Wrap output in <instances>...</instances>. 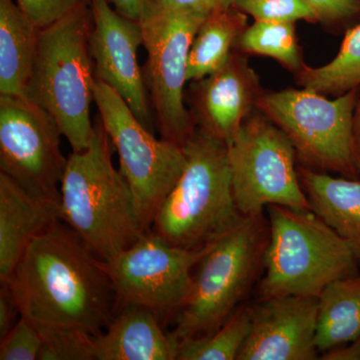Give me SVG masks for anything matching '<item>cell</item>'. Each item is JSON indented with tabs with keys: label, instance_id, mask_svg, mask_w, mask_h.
<instances>
[{
	"label": "cell",
	"instance_id": "7a4b0ae2",
	"mask_svg": "<svg viewBox=\"0 0 360 360\" xmlns=\"http://www.w3.org/2000/svg\"><path fill=\"white\" fill-rule=\"evenodd\" d=\"M112 148L98 117L89 148L68 156L59 189L61 220L103 262L148 232L129 184L113 165Z\"/></svg>",
	"mask_w": 360,
	"mask_h": 360
},
{
	"label": "cell",
	"instance_id": "1f68e13d",
	"mask_svg": "<svg viewBox=\"0 0 360 360\" xmlns=\"http://www.w3.org/2000/svg\"><path fill=\"white\" fill-rule=\"evenodd\" d=\"M321 360H360V336L347 345L326 350L319 355Z\"/></svg>",
	"mask_w": 360,
	"mask_h": 360
},
{
	"label": "cell",
	"instance_id": "4dcf8cb0",
	"mask_svg": "<svg viewBox=\"0 0 360 360\" xmlns=\"http://www.w3.org/2000/svg\"><path fill=\"white\" fill-rule=\"evenodd\" d=\"M118 13L129 20L139 21L148 8L149 0H108Z\"/></svg>",
	"mask_w": 360,
	"mask_h": 360
},
{
	"label": "cell",
	"instance_id": "cb8c5ba5",
	"mask_svg": "<svg viewBox=\"0 0 360 360\" xmlns=\"http://www.w3.org/2000/svg\"><path fill=\"white\" fill-rule=\"evenodd\" d=\"M250 328L251 307L245 303L212 335L180 341L176 360H238Z\"/></svg>",
	"mask_w": 360,
	"mask_h": 360
},
{
	"label": "cell",
	"instance_id": "9c48e42d",
	"mask_svg": "<svg viewBox=\"0 0 360 360\" xmlns=\"http://www.w3.org/2000/svg\"><path fill=\"white\" fill-rule=\"evenodd\" d=\"M232 193L239 213L251 217L267 206L311 210L297 174V160L285 134L255 110L229 146Z\"/></svg>",
	"mask_w": 360,
	"mask_h": 360
},
{
	"label": "cell",
	"instance_id": "52a82bcc",
	"mask_svg": "<svg viewBox=\"0 0 360 360\" xmlns=\"http://www.w3.org/2000/svg\"><path fill=\"white\" fill-rule=\"evenodd\" d=\"M359 98L360 89L333 99L303 87L264 90L255 108L288 137L297 165L359 179L352 153V122Z\"/></svg>",
	"mask_w": 360,
	"mask_h": 360
},
{
	"label": "cell",
	"instance_id": "4316f807",
	"mask_svg": "<svg viewBox=\"0 0 360 360\" xmlns=\"http://www.w3.org/2000/svg\"><path fill=\"white\" fill-rule=\"evenodd\" d=\"M42 345L44 340L37 328L20 316L11 330L0 340V360L37 359Z\"/></svg>",
	"mask_w": 360,
	"mask_h": 360
},
{
	"label": "cell",
	"instance_id": "ac0fdd59",
	"mask_svg": "<svg viewBox=\"0 0 360 360\" xmlns=\"http://www.w3.org/2000/svg\"><path fill=\"white\" fill-rule=\"evenodd\" d=\"M312 212L349 243L360 264V177H333L297 165Z\"/></svg>",
	"mask_w": 360,
	"mask_h": 360
},
{
	"label": "cell",
	"instance_id": "d6986e66",
	"mask_svg": "<svg viewBox=\"0 0 360 360\" xmlns=\"http://www.w3.org/2000/svg\"><path fill=\"white\" fill-rule=\"evenodd\" d=\"M41 30L15 0H0V96L25 94Z\"/></svg>",
	"mask_w": 360,
	"mask_h": 360
},
{
	"label": "cell",
	"instance_id": "ba28073f",
	"mask_svg": "<svg viewBox=\"0 0 360 360\" xmlns=\"http://www.w3.org/2000/svg\"><path fill=\"white\" fill-rule=\"evenodd\" d=\"M94 103L98 117L120 158V170L134 195L144 229L149 231L158 210L186 165L184 148L155 139L110 85L96 77Z\"/></svg>",
	"mask_w": 360,
	"mask_h": 360
},
{
	"label": "cell",
	"instance_id": "d4e9b609",
	"mask_svg": "<svg viewBox=\"0 0 360 360\" xmlns=\"http://www.w3.org/2000/svg\"><path fill=\"white\" fill-rule=\"evenodd\" d=\"M234 7L255 20L317 23L316 15L304 0H236Z\"/></svg>",
	"mask_w": 360,
	"mask_h": 360
},
{
	"label": "cell",
	"instance_id": "8fae6325",
	"mask_svg": "<svg viewBox=\"0 0 360 360\" xmlns=\"http://www.w3.org/2000/svg\"><path fill=\"white\" fill-rule=\"evenodd\" d=\"M186 250L168 245L153 231L134 245L103 262L115 292L117 309L141 305L162 322L176 319L186 304L194 269L212 248Z\"/></svg>",
	"mask_w": 360,
	"mask_h": 360
},
{
	"label": "cell",
	"instance_id": "83f0119b",
	"mask_svg": "<svg viewBox=\"0 0 360 360\" xmlns=\"http://www.w3.org/2000/svg\"><path fill=\"white\" fill-rule=\"evenodd\" d=\"M23 13L39 27L44 28L90 2V0H15Z\"/></svg>",
	"mask_w": 360,
	"mask_h": 360
},
{
	"label": "cell",
	"instance_id": "7c38bea8",
	"mask_svg": "<svg viewBox=\"0 0 360 360\" xmlns=\"http://www.w3.org/2000/svg\"><path fill=\"white\" fill-rule=\"evenodd\" d=\"M58 122L25 96H0V172L39 198L60 200L68 158Z\"/></svg>",
	"mask_w": 360,
	"mask_h": 360
},
{
	"label": "cell",
	"instance_id": "e0dca14e",
	"mask_svg": "<svg viewBox=\"0 0 360 360\" xmlns=\"http://www.w3.org/2000/svg\"><path fill=\"white\" fill-rule=\"evenodd\" d=\"M179 340L141 305H124L92 343V360H176Z\"/></svg>",
	"mask_w": 360,
	"mask_h": 360
},
{
	"label": "cell",
	"instance_id": "9a60e30c",
	"mask_svg": "<svg viewBox=\"0 0 360 360\" xmlns=\"http://www.w3.org/2000/svg\"><path fill=\"white\" fill-rule=\"evenodd\" d=\"M245 56L234 49L219 70L189 85L188 110L196 129L227 146L257 110L258 97L264 92Z\"/></svg>",
	"mask_w": 360,
	"mask_h": 360
},
{
	"label": "cell",
	"instance_id": "f1b7e54d",
	"mask_svg": "<svg viewBox=\"0 0 360 360\" xmlns=\"http://www.w3.org/2000/svg\"><path fill=\"white\" fill-rule=\"evenodd\" d=\"M158 6L179 11L208 14L232 8L236 0H151Z\"/></svg>",
	"mask_w": 360,
	"mask_h": 360
},
{
	"label": "cell",
	"instance_id": "44dd1931",
	"mask_svg": "<svg viewBox=\"0 0 360 360\" xmlns=\"http://www.w3.org/2000/svg\"><path fill=\"white\" fill-rule=\"evenodd\" d=\"M360 336V274L328 284L319 296V355Z\"/></svg>",
	"mask_w": 360,
	"mask_h": 360
},
{
	"label": "cell",
	"instance_id": "7402d4cb",
	"mask_svg": "<svg viewBox=\"0 0 360 360\" xmlns=\"http://www.w3.org/2000/svg\"><path fill=\"white\" fill-rule=\"evenodd\" d=\"M342 44L335 58L326 65H305L295 75L296 84L323 96H342L360 89V23L343 33Z\"/></svg>",
	"mask_w": 360,
	"mask_h": 360
},
{
	"label": "cell",
	"instance_id": "d6a6232c",
	"mask_svg": "<svg viewBox=\"0 0 360 360\" xmlns=\"http://www.w3.org/2000/svg\"><path fill=\"white\" fill-rule=\"evenodd\" d=\"M352 153L355 167L360 175V98L355 108L352 122Z\"/></svg>",
	"mask_w": 360,
	"mask_h": 360
},
{
	"label": "cell",
	"instance_id": "6da1fadb",
	"mask_svg": "<svg viewBox=\"0 0 360 360\" xmlns=\"http://www.w3.org/2000/svg\"><path fill=\"white\" fill-rule=\"evenodd\" d=\"M51 360H92L117 305L103 262L63 220L33 239L6 281Z\"/></svg>",
	"mask_w": 360,
	"mask_h": 360
},
{
	"label": "cell",
	"instance_id": "3957f363",
	"mask_svg": "<svg viewBox=\"0 0 360 360\" xmlns=\"http://www.w3.org/2000/svg\"><path fill=\"white\" fill-rule=\"evenodd\" d=\"M269 222L243 217L215 240L194 271L186 304L172 331L179 342L205 338L229 321L264 274Z\"/></svg>",
	"mask_w": 360,
	"mask_h": 360
},
{
	"label": "cell",
	"instance_id": "4fadbf2b",
	"mask_svg": "<svg viewBox=\"0 0 360 360\" xmlns=\"http://www.w3.org/2000/svg\"><path fill=\"white\" fill-rule=\"evenodd\" d=\"M89 51L94 75L115 90L139 122L153 131V115L143 72L137 61L143 34L139 21L124 18L108 0H90Z\"/></svg>",
	"mask_w": 360,
	"mask_h": 360
},
{
	"label": "cell",
	"instance_id": "f546056e",
	"mask_svg": "<svg viewBox=\"0 0 360 360\" xmlns=\"http://www.w3.org/2000/svg\"><path fill=\"white\" fill-rule=\"evenodd\" d=\"M20 310L14 302L7 283H1L0 288V340L4 338L18 322L16 316Z\"/></svg>",
	"mask_w": 360,
	"mask_h": 360
},
{
	"label": "cell",
	"instance_id": "ffe728a7",
	"mask_svg": "<svg viewBox=\"0 0 360 360\" xmlns=\"http://www.w3.org/2000/svg\"><path fill=\"white\" fill-rule=\"evenodd\" d=\"M248 15L236 7L208 14L195 33L187 59V82L212 75L224 66L248 28Z\"/></svg>",
	"mask_w": 360,
	"mask_h": 360
},
{
	"label": "cell",
	"instance_id": "8992f818",
	"mask_svg": "<svg viewBox=\"0 0 360 360\" xmlns=\"http://www.w3.org/2000/svg\"><path fill=\"white\" fill-rule=\"evenodd\" d=\"M182 148L186 167L156 213L150 231L168 245L200 250L243 215L232 193L229 146L195 129Z\"/></svg>",
	"mask_w": 360,
	"mask_h": 360
},
{
	"label": "cell",
	"instance_id": "5b68a950",
	"mask_svg": "<svg viewBox=\"0 0 360 360\" xmlns=\"http://www.w3.org/2000/svg\"><path fill=\"white\" fill-rule=\"evenodd\" d=\"M266 210L269 243L257 284L259 300L319 297L328 284L359 274L352 246L311 210L272 205Z\"/></svg>",
	"mask_w": 360,
	"mask_h": 360
},
{
	"label": "cell",
	"instance_id": "2e32d148",
	"mask_svg": "<svg viewBox=\"0 0 360 360\" xmlns=\"http://www.w3.org/2000/svg\"><path fill=\"white\" fill-rule=\"evenodd\" d=\"M61 220L60 200L39 198L0 172V281L6 283L40 233Z\"/></svg>",
	"mask_w": 360,
	"mask_h": 360
},
{
	"label": "cell",
	"instance_id": "277c9868",
	"mask_svg": "<svg viewBox=\"0 0 360 360\" xmlns=\"http://www.w3.org/2000/svg\"><path fill=\"white\" fill-rule=\"evenodd\" d=\"M87 4L42 28L39 52L25 94L58 122L75 153L94 134V65L89 51L91 13Z\"/></svg>",
	"mask_w": 360,
	"mask_h": 360
},
{
	"label": "cell",
	"instance_id": "603a6c76",
	"mask_svg": "<svg viewBox=\"0 0 360 360\" xmlns=\"http://www.w3.org/2000/svg\"><path fill=\"white\" fill-rule=\"evenodd\" d=\"M236 49L274 59L293 75L307 65L296 37L295 23L255 20L239 37Z\"/></svg>",
	"mask_w": 360,
	"mask_h": 360
},
{
	"label": "cell",
	"instance_id": "5bb4252c",
	"mask_svg": "<svg viewBox=\"0 0 360 360\" xmlns=\"http://www.w3.org/2000/svg\"><path fill=\"white\" fill-rule=\"evenodd\" d=\"M251 307V328L238 360H316L319 297L281 296Z\"/></svg>",
	"mask_w": 360,
	"mask_h": 360
},
{
	"label": "cell",
	"instance_id": "484cf974",
	"mask_svg": "<svg viewBox=\"0 0 360 360\" xmlns=\"http://www.w3.org/2000/svg\"><path fill=\"white\" fill-rule=\"evenodd\" d=\"M328 32L338 35L360 23V0H304Z\"/></svg>",
	"mask_w": 360,
	"mask_h": 360
},
{
	"label": "cell",
	"instance_id": "30bf717a",
	"mask_svg": "<svg viewBox=\"0 0 360 360\" xmlns=\"http://www.w3.org/2000/svg\"><path fill=\"white\" fill-rule=\"evenodd\" d=\"M207 15L158 6L149 0L139 25L148 52L144 80L160 137L184 146L195 130L186 106L187 59L195 33Z\"/></svg>",
	"mask_w": 360,
	"mask_h": 360
}]
</instances>
